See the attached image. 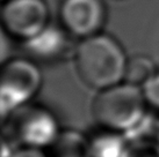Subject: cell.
Wrapping results in <instances>:
<instances>
[{
	"label": "cell",
	"instance_id": "7",
	"mask_svg": "<svg viewBox=\"0 0 159 157\" xmlns=\"http://www.w3.org/2000/svg\"><path fill=\"white\" fill-rule=\"evenodd\" d=\"M66 46V38L59 29L55 27H47L44 30L31 39L26 40L27 52L33 57L49 60L55 59L64 51Z\"/></svg>",
	"mask_w": 159,
	"mask_h": 157
},
{
	"label": "cell",
	"instance_id": "4",
	"mask_svg": "<svg viewBox=\"0 0 159 157\" xmlns=\"http://www.w3.org/2000/svg\"><path fill=\"white\" fill-rule=\"evenodd\" d=\"M8 116L11 140L22 147H50L59 134L55 117L43 108L23 105Z\"/></svg>",
	"mask_w": 159,
	"mask_h": 157
},
{
	"label": "cell",
	"instance_id": "6",
	"mask_svg": "<svg viewBox=\"0 0 159 157\" xmlns=\"http://www.w3.org/2000/svg\"><path fill=\"white\" fill-rule=\"evenodd\" d=\"M59 14L70 34L87 38L97 35L103 24L105 6L101 0H64Z\"/></svg>",
	"mask_w": 159,
	"mask_h": 157
},
{
	"label": "cell",
	"instance_id": "13",
	"mask_svg": "<svg viewBox=\"0 0 159 157\" xmlns=\"http://www.w3.org/2000/svg\"><path fill=\"white\" fill-rule=\"evenodd\" d=\"M9 157H48V156H45L40 149L23 147L22 149H20L18 151L13 153Z\"/></svg>",
	"mask_w": 159,
	"mask_h": 157
},
{
	"label": "cell",
	"instance_id": "8",
	"mask_svg": "<svg viewBox=\"0 0 159 157\" xmlns=\"http://www.w3.org/2000/svg\"><path fill=\"white\" fill-rule=\"evenodd\" d=\"M49 157H92L89 140L77 131L62 132L50 146Z\"/></svg>",
	"mask_w": 159,
	"mask_h": 157
},
{
	"label": "cell",
	"instance_id": "1",
	"mask_svg": "<svg viewBox=\"0 0 159 157\" xmlns=\"http://www.w3.org/2000/svg\"><path fill=\"white\" fill-rule=\"evenodd\" d=\"M75 64L81 78L95 89H107L124 80L127 57L122 46L108 35L84 38L75 51Z\"/></svg>",
	"mask_w": 159,
	"mask_h": 157
},
{
	"label": "cell",
	"instance_id": "2",
	"mask_svg": "<svg viewBox=\"0 0 159 157\" xmlns=\"http://www.w3.org/2000/svg\"><path fill=\"white\" fill-rule=\"evenodd\" d=\"M146 100L138 86L124 82L101 90L94 100L93 113L107 129L128 132L145 117Z\"/></svg>",
	"mask_w": 159,
	"mask_h": 157
},
{
	"label": "cell",
	"instance_id": "5",
	"mask_svg": "<svg viewBox=\"0 0 159 157\" xmlns=\"http://www.w3.org/2000/svg\"><path fill=\"white\" fill-rule=\"evenodd\" d=\"M1 18L6 32L28 40L48 27L49 9L44 0H7Z\"/></svg>",
	"mask_w": 159,
	"mask_h": 157
},
{
	"label": "cell",
	"instance_id": "9",
	"mask_svg": "<svg viewBox=\"0 0 159 157\" xmlns=\"http://www.w3.org/2000/svg\"><path fill=\"white\" fill-rule=\"evenodd\" d=\"M105 129L89 139L92 157H122L127 146L123 138L116 131Z\"/></svg>",
	"mask_w": 159,
	"mask_h": 157
},
{
	"label": "cell",
	"instance_id": "11",
	"mask_svg": "<svg viewBox=\"0 0 159 157\" xmlns=\"http://www.w3.org/2000/svg\"><path fill=\"white\" fill-rule=\"evenodd\" d=\"M122 157H159V143L151 140H135L125 146Z\"/></svg>",
	"mask_w": 159,
	"mask_h": 157
},
{
	"label": "cell",
	"instance_id": "14",
	"mask_svg": "<svg viewBox=\"0 0 159 157\" xmlns=\"http://www.w3.org/2000/svg\"><path fill=\"white\" fill-rule=\"evenodd\" d=\"M158 143H159V129H158Z\"/></svg>",
	"mask_w": 159,
	"mask_h": 157
},
{
	"label": "cell",
	"instance_id": "10",
	"mask_svg": "<svg viewBox=\"0 0 159 157\" xmlns=\"http://www.w3.org/2000/svg\"><path fill=\"white\" fill-rule=\"evenodd\" d=\"M155 74V65L152 60L145 56H136L128 60L124 81L139 87L145 84Z\"/></svg>",
	"mask_w": 159,
	"mask_h": 157
},
{
	"label": "cell",
	"instance_id": "3",
	"mask_svg": "<svg viewBox=\"0 0 159 157\" xmlns=\"http://www.w3.org/2000/svg\"><path fill=\"white\" fill-rule=\"evenodd\" d=\"M41 84V70L33 61L19 58L4 64L0 78L2 117L26 105L40 90Z\"/></svg>",
	"mask_w": 159,
	"mask_h": 157
},
{
	"label": "cell",
	"instance_id": "12",
	"mask_svg": "<svg viewBox=\"0 0 159 157\" xmlns=\"http://www.w3.org/2000/svg\"><path fill=\"white\" fill-rule=\"evenodd\" d=\"M142 90L146 103L159 110V73H156L145 84H143Z\"/></svg>",
	"mask_w": 159,
	"mask_h": 157
}]
</instances>
